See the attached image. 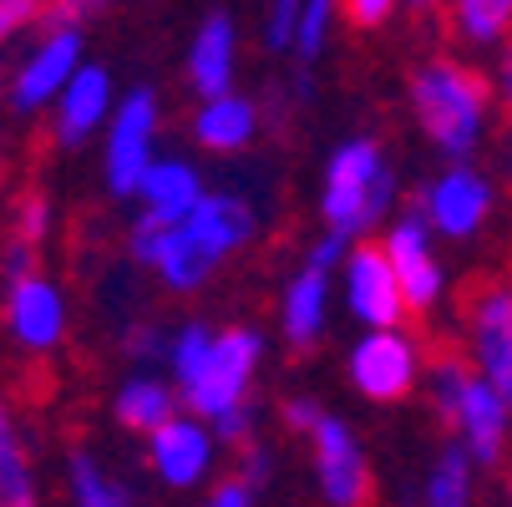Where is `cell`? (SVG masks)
Listing matches in <instances>:
<instances>
[{
	"instance_id": "cell-1",
	"label": "cell",
	"mask_w": 512,
	"mask_h": 507,
	"mask_svg": "<svg viewBox=\"0 0 512 507\" xmlns=\"http://www.w3.org/2000/svg\"><path fill=\"white\" fill-rule=\"evenodd\" d=\"M406 97L416 112V127L426 132V142L442 153L452 168H462L487 137V117H492V92L477 71L457 56H426L421 66H411L406 77Z\"/></svg>"
},
{
	"instance_id": "cell-2",
	"label": "cell",
	"mask_w": 512,
	"mask_h": 507,
	"mask_svg": "<svg viewBox=\"0 0 512 507\" xmlns=\"http://www.w3.org/2000/svg\"><path fill=\"white\" fill-rule=\"evenodd\" d=\"M254 234H259V213L239 193H203L188 219L178 229H168L153 269L173 295H193V289H203L213 279V269L229 254L254 244Z\"/></svg>"
},
{
	"instance_id": "cell-3",
	"label": "cell",
	"mask_w": 512,
	"mask_h": 507,
	"mask_svg": "<svg viewBox=\"0 0 512 507\" xmlns=\"http://www.w3.org/2000/svg\"><path fill=\"white\" fill-rule=\"evenodd\" d=\"M396 198H401L396 193V168L386 163L376 137H345L340 148L330 153L325 178H320L325 234H340V239L376 234L391 219Z\"/></svg>"
},
{
	"instance_id": "cell-4",
	"label": "cell",
	"mask_w": 512,
	"mask_h": 507,
	"mask_svg": "<svg viewBox=\"0 0 512 507\" xmlns=\"http://www.w3.org/2000/svg\"><path fill=\"white\" fill-rule=\"evenodd\" d=\"M259 360H264V335L249 330V325H229V330H213V345H208V360L203 371L193 376L183 396L188 416L193 421H218L224 411H234L239 401H249V386L259 376Z\"/></svg>"
},
{
	"instance_id": "cell-5",
	"label": "cell",
	"mask_w": 512,
	"mask_h": 507,
	"mask_svg": "<svg viewBox=\"0 0 512 507\" xmlns=\"http://www.w3.org/2000/svg\"><path fill=\"white\" fill-rule=\"evenodd\" d=\"M153 142H158V92L153 87H132L117 97L107 117V142H102V183L112 198H132L142 173L153 168Z\"/></svg>"
},
{
	"instance_id": "cell-6",
	"label": "cell",
	"mask_w": 512,
	"mask_h": 507,
	"mask_svg": "<svg viewBox=\"0 0 512 507\" xmlns=\"http://www.w3.org/2000/svg\"><path fill=\"white\" fill-rule=\"evenodd\" d=\"M345 371H350V386L365 401H376V406L406 401L416 376H421V345L406 330H365L350 345Z\"/></svg>"
},
{
	"instance_id": "cell-7",
	"label": "cell",
	"mask_w": 512,
	"mask_h": 507,
	"mask_svg": "<svg viewBox=\"0 0 512 507\" xmlns=\"http://www.w3.org/2000/svg\"><path fill=\"white\" fill-rule=\"evenodd\" d=\"M310 447H315V482H320L325 507H371V492H376L371 457H365L345 416L325 411L310 431Z\"/></svg>"
},
{
	"instance_id": "cell-8",
	"label": "cell",
	"mask_w": 512,
	"mask_h": 507,
	"mask_svg": "<svg viewBox=\"0 0 512 507\" xmlns=\"http://www.w3.org/2000/svg\"><path fill=\"white\" fill-rule=\"evenodd\" d=\"M82 61H87V36H82V26H51V31L21 56V66L11 71V87H6L11 112H46V107L61 97V87L77 77Z\"/></svg>"
},
{
	"instance_id": "cell-9",
	"label": "cell",
	"mask_w": 512,
	"mask_h": 507,
	"mask_svg": "<svg viewBox=\"0 0 512 507\" xmlns=\"http://www.w3.org/2000/svg\"><path fill=\"white\" fill-rule=\"evenodd\" d=\"M467 340L477 381L512 411V284H482L467 300Z\"/></svg>"
},
{
	"instance_id": "cell-10",
	"label": "cell",
	"mask_w": 512,
	"mask_h": 507,
	"mask_svg": "<svg viewBox=\"0 0 512 507\" xmlns=\"http://www.w3.org/2000/svg\"><path fill=\"white\" fill-rule=\"evenodd\" d=\"M492 178L477 173L472 163L462 168H447V173H436L426 188H421V224L431 229V239H472L482 234L487 224V213H492Z\"/></svg>"
},
{
	"instance_id": "cell-11",
	"label": "cell",
	"mask_w": 512,
	"mask_h": 507,
	"mask_svg": "<svg viewBox=\"0 0 512 507\" xmlns=\"http://www.w3.org/2000/svg\"><path fill=\"white\" fill-rule=\"evenodd\" d=\"M381 254L396 274V289H401L406 310H436V300H442V289H447V269H442V259H436L431 229L421 224L416 208L386 224Z\"/></svg>"
},
{
	"instance_id": "cell-12",
	"label": "cell",
	"mask_w": 512,
	"mask_h": 507,
	"mask_svg": "<svg viewBox=\"0 0 512 507\" xmlns=\"http://www.w3.org/2000/svg\"><path fill=\"white\" fill-rule=\"evenodd\" d=\"M340 274H345V310H350L365 330H401V325H406L411 310H406V300H401L396 274H391L381 244H371V239L350 244Z\"/></svg>"
},
{
	"instance_id": "cell-13",
	"label": "cell",
	"mask_w": 512,
	"mask_h": 507,
	"mask_svg": "<svg viewBox=\"0 0 512 507\" xmlns=\"http://www.w3.org/2000/svg\"><path fill=\"white\" fill-rule=\"evenodd\" d=\"M0 320H6V335L31 350V355H46L66 340V295L61 284H51L46 274H31V279H16L6 284V300H0Z\"/></svg>"
},
{
	"instance_id": "cell-14",
	"label": "cell",
	"mask_w": 512,
	"mask_h": 507,
	"mask_svg": "<svg viewBox=\"0 0 512 507\" xmlns=\"http://www.w3.org/2000/svg\"><path fill=\"white\" fill-rule=\"evenodd\" d=\"M117 107V92H112V71L97 66V61H82L77 77L61 87V97L51 102V142L56 148H82L92 132L107 127Z\"/></svg>"
},
{
	"instance_id": "cell-15",
	"label": "cell",
	"mask_w": 512,
	"mask_h": 507,
	"mask_svg": "<svg viewBox=\"0 0 512 507\" xmlns=\"http://www.w3.org/2000/svg\"><path fill=\"white\" fill-rule=\"evenodd\" d=\"M447 421L457 426V447L467 452L472 467H497L502 462L507 437H512V411L492 396V386L467 376V386H462V396H457Z\"/></svg>"
},
{
	"instance_id": "cell-16",
	"label": "cell",
	"mask_w": 512,
	"mask_h": 507,
	"mask_svg": "<svg viewBox=\"0 0 512 507\" xmlns=\"http://www.w3.org/2000/svg\"><path fill=\"white\" fill-rule=\"evenodd\" d=\"M234 71H239V26L234 11H208L188 41V87L213 102L234 92Z\"/></svg>"
},
{
	"instance_id": "cell-17",
	"label": "cell",
	"mask_w": 512,
	"mask_h": 507,
	"mask_svg": "<svg viewBox=\"0 0 512 507\" xmlns=\"http://www.w3.org/2000/svg\"><path fill=\"white\" fill-rule=\"evenodd\" d=\"M148 462L163 477V487H178V492L198 487L208 477V467H213V437H208V426L193 421L188 411L173 416L168 426H158L153 437H148Z\"/></svg>"
},
{
	"instance_id": "cell-18",
	"label": "cell",
	"mask_w": 512,
	"mask_h": 507,
	"mask_svg": "<svg viewBox=\"0 0 512 507\" xmlns=\"http://www.w3.org/2000/svg\"><path fill=\"white\" fill-rule=\"evenodd\" d=\"M203 193L208 188H203V173L193 163H183V158H153V168L142 173V183H137L132 198H142V213H148L153 224L178 229L188 213L198 208Z\"/></svg>"
},
{
	"instance_id": "cell-19",
	"label": "cell",
	"mask_w": 512,
	"mask_h": 507,
	"mask_svg": "<svg viewBox=\"0 0 512 507\" xmlns=\"http://www.w3.org/2000/svg\"><path fill=\"white\" fill-rule=\"evenodd\" d=\"M330 325V274H315L300 264V274L284 284V300H279V335L295 345V350H310Z\"/></svg>"
},
{
	"instance_id": "cell-20",
	"label": "cell",
	"mask_w": 512,
	"mask_h": 507,
	"mask_svg": "<svg viewBox=\"0 0 512 507\" xmlns=\"http://www.w3.org/2000/svg\"><path fill=\"white\" fill-rule=\"evenodd\" d=\"M259 137V107L239 92L229 97H213V102H198L193 112V142L203 153H244L249 142Z\"/></svg>"
},
{
	"instance_id": "cell-21",
	"label": "cell",
	"mask_w": 512,
	"mask_h": 507,
	"mask_svg": "<svg viewBox=\"0 0 512 507\" xmlns=\"http://www.w3.org/2000/svg\"><path fill=\"white\" fill-rule=\"evenodd\" d=\"M112 416H117L127 431H137V437H153L158 426H168V421L178 416V391H173L163 376H153V371H137V376H127V381L117 386Z\"/></svg>"
},
{
	"instance_id": "cell-22",
	"label": "cell",
	"mask_w": 512,
	"mask_h": 507,
	"mask_svg": "<svg viewBox=\"0 0 512 507\" xmlns=\"http://www.w3.org/2000/svg\"><path fill=\"white\" fill-rule=\"evenodd\" d=\"M0 507H41L26 431H21L16 411L6 406V396H0Z\"/></svg>"
},
{
	"instance_id": "cell-23",
	"label": "cell",
	"mask_w": 512,
	"mask_h": 507,
	"mask_svg": "<svg viewBox=\"0 0 512 507\" xmlns=\"http://www.w3.org/2000/svg\"><path fill=\"white\" fill-rule=\"evenodd\" d=\"M447 36L487 51V46H507L512 36V0H457L447 6Z\"/></svg>"
},
{
	"instance_id": "cell-24",
	"label": "cell",
	"mask_w": 512,
	"mask_h": 507,
	"mask_svg": "<svg viewBox=\"0 0 512 507\" xmlns=\"http://www.w3.org/2000/svg\"><path fill=\"white\" fill-rule=\"evenodd\" d=\"M421 507H472V462L457 442L436 452V462L426 472Z\"/></svg>"
},
{
	"instance_id": "cell-25",
	"label": "cell",
	"mask_w": 512,
	"mask_h": 507,
	"mask_svg": "<svg viewBox=\"0 0 512 507\" xmlns=\"http://www.w3.org/2000/svg\"><path fill=\"white\" fill-rule=\"evenodd\" d=\"M66 477H71V502H77V507H127V492L112 482V472L92 452L71 457L66 462Z\"/></svg>"
},
{
	"instance_id": "cell-26",
	"label": "cell",
	"mask_w": 512,
	"mask_h": 507,
	"mask_svg": "<svg viewBox=\"0 0 512 507\" xmlns=\"http://www.w3.org/2000/svg\"><path fill=\"white\" fill-rule=\"evenodd\" d=\"M208 345H213V330L203 320H188L183 330H173V340H168V386L173 391L193 386V376L203 371V360H208Z\"/></svg>"
},
{
	"instance_id": "cell-27",
	"label": "cell",
	"mask_w": 512,
	"mask_h": 507,
	"mask_svg": "<svg viewBox=\"0 0 512 507\" xmlns=\"http://www.w3.org/2000/svg\"><path fill=\"white\" fill-rule=\"evenodd\" d=\"M330 26H335V6H330V0H305V6H300V26H295V46H289V56L300 61V71L325 56Z\"/></svg>"
},
{
	"instance_id": "cell-28",
	"label": "cell",
	"mask_w": 512,
	"mask_h": 507,
	"mask_svg": "<svg viewBox=\"0 0 512 507\" xmlns=\"http://www.w3.org/2000/svg\"><path fill=\"white\" fill-rule=\"evenodd\" d=\"M467 376H472V366H467L462 355H436L431 366H426V391H431L436 411H442V421L452 416V406H457V396H462Z\"/></svg>"
},
{
	"instance_id": "cell-29",
	"label": "cell",
	"mask_w": 512,
	"mask_h": 507,
	"mask_svg": "<svg viewBox=\"0 0 512 507\" xmlns=\"http://www.w3.org/2000/svg\"><path fill=\"white\" fill-rule=\"evenodd\" d=\"M295 26H300V0H274V6H264V16H259V41L284 56L289 46H295Z\"/></svg>"
},
{
	"instance_id": "cell-30",
	"label": "cell",
	"mask_w": 512,
	"mask_h": 507,
	"mask_svg": "<svg viewBox=\"0 0 512 507\" xmlns=\"http://www.w3.org/2000/svg\"><path fill=\"white\" fill-rule=\"evenodd\" d=\"M51 224H56L51 198H46V193H26V198L16 203V234H11V239H21V244L36 249V244L51 234Z\"/></svg>"
},
{
	"instance_id": "cell-31",
	"label": "cell",
	"mask_w": 512,
	"mask_h": 507,
	"mask_svg": "<svg viewBox=\"0 0 512 507\" xmlns=\"http://www.w3.org/2000/svg\"><path fill=\"white\" fill-rule=\"evenodd\" d=\"M254 426H259V406L239 401L234 411H224L218 421H208V437H224L229 447H249L254 442Z\"/></svg>"
},
{
	"instance_id": "cell-32",
	"label": "cell",
	"mask_w": 512,
	"mask_h": 507,
	"mask_svg": "<svg viewBox=\"0 0 512 507\" xmlns=\"http://www.w3.org/2000/svg\"><path fill=\"white\" fill-rule=\"evenodd\" d=\"M168 340H173V335H168L158 320H142V325L127 330V355L142 360V366H153V360H168Z\"/></svg>"
},
{
	"instance_id": "cell-33",
	"label": "cell",
	"mask_w": 512,
	"mask_h": 507,
	"mask_svg": "<svg viewBox=\"0 0 512 507\" xmlns=\"http://www.w3.org/2000/svg\"><path fill=\"white\" fill-rule=\"evenodd\" d=\"M345 254H350V239H340V234H320V239L305 249V269H315V274H335V269L345 264Z\"/></svg>"
},
{
	"instance_id": "cell-34",
	"label": "cell",
	"mask_w": 512,
	"mask_h": 507,
	"mask_svg": "<svg viewBox=\"0 0 512 507\" xmlns=\"http://www.w3.org/2000/svg\"><path fill=\"white\" fill-rule=\"evenodd\" d=\"M320 416H325V411H320V401H315V396H289V401L279 406V421H284L289 431H295V437H310Z\"/></svg>"
},
{
	"instance_id": "cell-35",
	"label": "cell",
	"mask_w": 512,
	"mask_h": 507,
	"mask_svg": "<svg viewBox=\"0 0 512 507\" xmlns=\"http://www.w3.org/2000/svg\"><path fill=\"white\" fill-rule=\"evenodd\" d=\"M244 457H239V482L249 487V492H259L264 482H269V472H274V457L259 447V442H249V447H239Z\"/></svg>"
},
{
	"instance_id": "cell-36",
	"label": "cell",
	"mask_w": 512,
	"mask_h": 507,
	"mask_svg": "<svg viewBox=\"0 0 512 507\" xmlns=\"http://www.w3.org/2000/svg\"><path fill=\"white\" fill-rule=\"evenodd\" d=\"M0 274H6V284L31 279V274H36V249H31V244H21V239H11L6 249H0Z\"/></svg>"
},
{
	"instance_id": "cell-37",
	"label": "cell",
	"mask_w": 512,
	"mask_h": 507,
	"mask_svg": "<svg viewBox=\"0 0 512 507\" xmlns=\"http://www.w3.org/2000/svg\"><path fill=\"white\" fill-rule=\"evenodd\" d=\"M36 21V6L31 0H0V46H6L16 31H26Z\"/></svg>"
},
{
	"instance_id": "cell-38",
	"label": "cell",
	"mask_w": 512,
	"mask_h": 507,
	"mask_svg": "<svg viewBox=\"0 0 512 507\" xmlns=\"http://www.w3.org/2000/svg\"><path fill=\"white\" fill-rule=\"evenodd\" d=\"M345 16H350L360 31H376V26H386V21L396 16V6H391V0H355V6H345Z\"/></svg>"
},
{
	"instance_id": "cell-39",
	"label": "cell",
	"mask_w": 512,
	"mask_h": 507,
	"mask_svg": "<svg viewBox=\"0 0 512 507\" xmlns=\"http://www.w3.org/2000/svg\"><path fill=\"white\" fill-rule=\"evenodd\" d=\"M203 507H254V492L239 482V477H224L213 492H208V502Z\"/></svg>"
},
{
	"instance_id": "cell-40",
	"label": "cell",
	"mask_w": 512,
	"mask_h": 507,
	"mask_svg": "<svg viewBox=\"0 0 512 507\" xmlns=\"http://www.w3.org/2000/svg\"><path fill=\"white\" fill-rule=\"evenodd\" d=\"M497 102H502V112L512 117V36H507V46H502V56H497Z\"/></svg>"
},
{
	"instance_id": "cell-41",
	"label": "cell",
	"mask_w": 512,
	"mask_h": 507,
	"mask_svg": "<svg viewBox=\"0 0 512 507\" xmlns=\"http://www.w3.org/2000/svg\"><path fill=\"white\" fill-rule=\"evenodd\" d=\"M87 16H92V6H51V11H46L51 26H82Z\"/></svg>"
}]
</instances>
